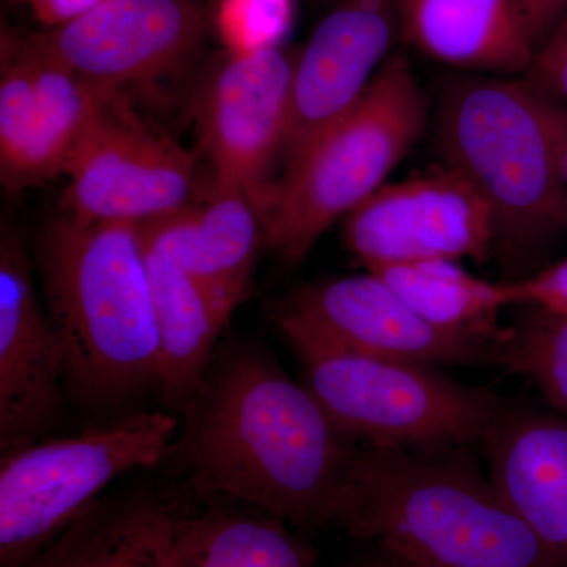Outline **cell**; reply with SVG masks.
<instances>
[{"mask_svg": "<svg viewBox=\"0 0 567 567\" xmlns=\"http://www.w3.org/2000/svg\"><path fill=\"white\" fill-rule=\"evenodd\" d=\"M516 3L535 44L561 21L567 11V0H516Z\"/></svg>", "mask_w": 567, "mask_h": 567, "instance_id": "obj_27", "label": "cell"}, {"mask_svg": "<svg viewBox=\"0 0 567 567\" xmlns=\"http://www.w3.org/2000/svg\"><path fill=\"white\" fill-rule=\"evenodd\" d=\"M65 383L63 357L43 315L24 246L0 241V450L37 442L58 420Z\"/></svg>", "mask_w": 567, "mask_h": 567, "instance_id": "obj_14", "label": "cell"}, {"mask_svg": "<svg viewBox=\"0 0 567 567\" xmlns=\"http://www.w3.org/2000/svg\"><path fill=\"white\" fill-rule=\"evenodd\" d=\"M177 142L110 110L71 159L65 203L87 221L145 224L194 199L196 164Z\"/></svg>", "mask_w": 567, "mask_h": 567, "instance_id": "obj_11", "label": "cell"}, {"mask_svg": "<svg viewBox=\"0 0 567 567\" xmlns=\"http://www.w3.org/2000/svg\"><path fill=\"white\" fill-rule=\"evenodd\" d=\"M505 330L503 369L524 375L567 416V317L533 305Z\"/></svg>", "mask_w": 567, "mask_h": 567, "instance_id": "obj_23", "label": "cell"}, {"mask_svg": "<svg viewBox=\"0 0 567 567\" xmlns=\"http://www.w3.org/2000/svg\"><path fill=\"white\" fill-rule=\"evenodd\" d=\"M399 37L395 0H342L295 59L286 159L360 102Z\"/></svg>", "mask_w": 567, "mask_h": 567, "instance_id": "obj_15", "label": "cell"}, {"mask_svg": "<svg viewBox=\"0 0 567 567\" xmlns=\"http://www.w3.org/2000/svg\"><path fill=\"white\" fill-rule=\"evenodd\" d=\"M303 537L264 511H182L169 567H316Z\"/></svg>", "mask_w": 567, "mask_h": 567, "instance_id": "obj_21", "label": "cell"}, {"mask_svg": "<svg viewBox=\"0 0 567 567\" xmlns=\"http://www.w3.org/2000/svg\"><path fill=\"white\" fill-rule=\"evenodd\" d=\"M295 59L279 48L229 54L200 110V134L215 181L244 189L260 215L274 185L271 169L286 152Z\"/></svg>", "mask_w": 567, "mask_h": 567, "instance_id": "obj_12", "label": "cell"}, {"mask_svg": "<svg viewBox=\"0 0 567 567\" xmlns=\"http://www.w3.org/2000/svg\"><path fill=\"white\" fill-rule=\"evenodd\" d=\"M336 528L424 567H559L472 446L360 445Z\"/></svg>", "mask_w": 567, "mask_h": 567, "instance_id": "obj_2", "label": "cell"}, {"mask_svg": "<svg viewBox=\"0 0 567 567\" xmlns=\"http://www.w3.org/2000/svg\"><path fill=\"white\" fill-rule=\"evenodd\" d=\"M423 89L404 55H390L360 102L306 142L262 207L265 246L300 262L339 219L386 185L423 133Z\"/></svg>", "mask_w": 567, "mask_h": 567, "instance_id": "obj_5", "label": "cell"}, {"mask_svg": "<svg viewBox=\"0 0 567 567\" xmlns=\"http://www.w3.org/2000/svg\"><path fill=\"white\" fill-rule=\"evenodd\" d=\"M274 320L289 342H319L434 368H503L505 330L486 334L436 328L368 270L309 284L276 309Z\"/></svg>", "mask_w": 567, "mask_h": 567, "instance_id": "obj_8", "label": "cell"}, {"mask_svg": "<svg viewBox=\"0 0 567 567\" xmlns=\"http://www.w3.org/2000/svg\"><path fill=\"white\" fill-rule=\"evenodd\" d=\"M395 9L399 35L432 61L494 76L535 61L516 0H395Z\"/></svg>", "mask_w": 567, "mask_h": 567, "instance_id": "obj_18", "label": "cell"}, {"mask_svg": "<svg viewBox=\"0 0 567 567\" xmlns=\"http://www.w3.org/2000/svg\"><path fill=\"white\" fill-rule=\"evenodd\" d=\"M39 260L71 395L103 409L158 388V327L141 224L65 216L48 226Z\"/></svg>", "mask_w": 567, "mask_h": 567, "instance_id": "obj_3", "label": "cell"}, {"mask_svg": "<svg viewBox=\"0 0 567 567\" xmlns=\"http://www.w3.org/2000/svg\"><path fill=\"white\" fill-rule=\"evenodd\" d=\"M183 413L171 454L200 494L303 532L336 528L360 445L274 354L251 342L227 346Z\"/></svg>", "mask_w": 567, "mask_h": 567, "instance_id": "obj_1", "label": "cell"}, {"mask_svg": "<svg viewBox=\"0 0 567 567\" xmlns=\"http://www.w3.org/2000/svg\"><path fill=\"white\" fill-rule=\"evenodd\" d=\"M22 2H28V0H22Z\"/></svg>", "mask_w": 567, "mask_h": 567, "instance_id": "obj_31", "label": "cell"}, {"mask_svg": "<svg viewBox=\"0 0 567 567\" xmlns=\"http://www.w3.org/2000/svg\"><path fill=\"white\" fill-rule=\"evenodd\" d=\"M481 446L507 505L567 567V416L509 404Z\"/></svg>", "mask_w": 567, "mask_h": 567, "instance_id": "obj_17", "label": "cell"}, {"mask_svg": "<svg viewBox=\"0 0 567 567\" xmlns=\"http://www.w3.org/2000/svg\"><path fill=\"white\" fill-rule=\"evenodd\" d=\"M177 427L167 413L142 412L2 453L0 567H24L95 505L112 481L169 456Z\"/></svg>", "mask_w": 567, "mask_h": 567, "instance_id": "obj_7", "label": "cell"}, {"mask_svg": "<svg viewBox=\"0 0 567 567\" xmlns=\"http://www.w3.org/2000/svg\"><path fill=\"white\" fill-rule=\"evenodd\" d=\"M446 166L494 213L496 246L511 265L563 223L567 111L537 84L494 74L457 80L439 117Z\"/></svg>", "mask_w": 567, "mask_h": 567, "instance_id": "obj_4", "label": "cell"}, {"mask_svg": "<svg viewBox=\"0 0 567 567\" xmlns=\"http://www.w3.org/2000/svg\"><path fill=\"white\" fill-rule=\"evenodd\" d=\"M358 567H424L420 565H415V563L406 561V559H402L399 557H394V555L386 554V551L379 550L371 558L365 559V561L361 563Z\"/></svg>", "mask_w": 567, "mask_h": 567, "instance_id": "obj_29", "label": "cell"}, {"mask_svg": "<svg viewBox=\"0 0 567 567\" xmlns=\"http://www.w3.org/2000/svg\"><path fill=\"white\" fill-rule=\"evenodd\" d=\"M114 92L66 69L35 37L2 33L0 177L14 192L65 175Z\"/></svg>", "mask_w": 567, "mask_h": 567, "instance_id": "obj_9", "label": "cell"}, {"mask_svg": "<svg viewBox=\"0 0 567 567\" xmlns=\"http://www.w3.org/2000/svg\"><path fill=\"white\" fill-rule=\"evenodd\" d=\"M516 281L520 306L533 305L567 317V257Z\"/></svg>", "mask_w": 567, "mask_h": 567, "instance_id": "obj_25", "label": "cell"}, {"mask_svg": "<svg viewBox=\"0 0 567 567\" xmlns=\"http://www.w3.org/2000/svg\"><path fill=\"white\" fill-rule=\"evenodd\" d=\"M533 63L539 85L567 99V21L548 39Z\"/></svg>", "mask_w": 567, "mask_h": 567, "instance_id": "obj_26", "label": "cell"}, {"mask_svg": "<svg viewBox=\"0 0 567 567\" xmlns=\"http://www.w3.org/2000/svg\"><path fill=\"white\" fill-rule=\"evenodd\" d=\"M145 249L159 339L156 390L167 405L183 412L204 385L216 342L233 316L193 276Z\"/></svg>", "mask_w": 567, "mask_h": 567, "instance_id": "obj_20", "label": "cell"}, {"mask_svg": "<svg viewBox=\"0 0 567 567\" xmlns=\"http://www.w3.org/2000/svg\"><path fill=\"white\" fill-rule=\"evenodd\" d=\"M141 230L148 249L203 284L230 316L248 297L265 229L244 189L215 181L204 200L141 224Z\"/></svg>", "mask_w": 567, "mask_h": 567, "instance_id": "obj_16", "label": "cell"}, {"mask_svg": "<svg viewBox=\"0 0 567 567\" xmlns=\"http://www.w3.org/2000/svg\"><path fill=\"white\" fill-rule=\"evenodd\" d=\"M368 271L379 276L425 322L456 333H499L496 316L522 305L517 281H486L457 260H415Z\"/></svg>", "mask_w": 567, "mask_h": 567, "instance_id": "obj_22", "label": "cell"}, {"mask_svg": "<svg viewBox=\"0 0 567 567\" xmlns=\"http://www.w3.org/2000/svg\"><path fill=\"white\" fill-rule=\"evenodd\" d=\"M365 270L415 260H484L495 251L491 205L451 167L386 183L344 219Z\"/></svg>", "mask_w": 567, "mask_h": 567, "instance_id": "obj_10", "label": "cell"}, {"mask_svg": "<svg viewBox=\"0 0 567 567\" xmlns=\"http://www.w3.org/2000/svg\"><path fill=\"white\" fill-rule=\"evenodd\" d=\"M293 13V0H221L216 28L229 54H256L279 48Z\"/></svg>", "mask_w": 567, "mask_h": 567, "instance_id": "obj_24", "label": "cell"}, {"mask_svg": "<svg viewBox=\"0 0 567 567\" xmlns=\"http://www.w3.org/2000/svg\"><path fill=\"white\" fill-rule=\"evenodd\" d=\"M303 385L336 427L363 446L431 451L481 445L506 404L434 365L371 357L311 341L290 342Z\"/></svg>", "mask_w": 567, "mask_h": 567, "instance_id": "obj_6", "label": "cell"}, {"mask_svg": "<svg viewBox=\"0 0 567 567\" xmlns=\"http://www.w3.org/2000/svg\"><path fill=\"white\" fill-rule=\"evenodd\" d=\"M181 514L155 495L100 498L24 567H169Z\"/></svg>", "mask_w": 567, "mask_h": 567, "instance_id": "obj_19", "label": "cell"}, {"mask_svg": "<svg viewBox=\"0 0 567 567\" xmlns=\"http://www.w3.org/2000/svg\"><path fill=\"white\" fill-rule=\"evenodd\" d=\"M203 29V17L188 0H104L33 37L78 76L114 92L174 69L196 48Z\"/></svg>", "mask_w": 567, "mask_h": 567, "instance_id": "obj_13", "label": "cell"}, {"mask_svg": "<svg viewBox=\"0 0 567 567\" xmlns=\"http://www.w3.org/2000/svg\"><path fill=\"white\" fill-rule=\"evenodd\" d=\"M561 199H563V223L567 226V147L563 158L561 169Z\"/></svg>", "mask_w": 567, "mask_h": 567, "instance_id": "obj_30", "label": "cell"}, {"mask_svg": "<svg viewBox=\"0 0 567 567\" xmlns=\"http://www.w3.org/2000/svg\"><path fill=\"white\" fill-rule=\"evenodd\" d=\"M103 2L104 0H28L35 17L51 29L76 20Z\"/></svg>", "mask_w": 567, "mask_h": 567, "instance_id": "obj_28", "label": "cell"}]
</instances>
